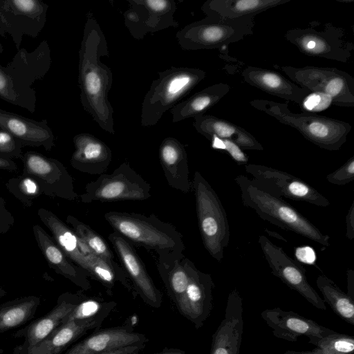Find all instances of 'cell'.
I'll return each mask as SVG.
<instances>
[{"mask_svg": "<svg viewBox=\"0 0 354 354\" xmlns=\"http://www.w3.org/2000/svg\"><path fill=\"white\" fill-rule=\"evenodd\" d=\"M254 18L221 19L206 16L183 27L176 37L184 50H227L230 44L253 34Z\"/></svg>", "mask_w": 354, "mask_h": 354, "instance_id": "ba28073f", "label": "cell"}, {"mask_svg": "<svg viewBox=\"0 0 354 354\" xmlns=\"http://www.w3.org/2000/svg\"><path fill=\"white\" fill-rule=\"evenodd\" d=\"M144 344H134L117 348L101 354H138Z\"/></svg>", "mask_w": 354, "mask_h": 354, "instance_id": "bcb514c9", "label": "cell"}, {"mask_svg": "<svg viewBox=\"0 0 354 354\" xmlns=\"http://www.w3.org/2000/svg\"><path fill=\"white\" fill-rule=\"evenodd\" d=\"M309 342L324 354H353L354 338L336 332L322 337H310Z\"/></svg>", "mask_w": 354, "mask_h": 354, "instance_id": "74e56055", "label": "cell"}, {"mask_svg": "<svg viewBox=\"0 0 354 354\" xmlns=\"http://www.w3.org/2000/svg\"><path fill=\"white\" fill-rule=\"evenodd\" d=\"M105 221L132 245L154 251L158 258L181 257L185 249L181 234L154 214L109 211Z\"/></svg>", "mask_w": 354, "mask_h": 354, "instance_id": "3957f363", "label": "cell"}, {"mask_svg": "<svg viewBox=\"0 0 354 354\" xmlns=\"http://www.w3.org/2000/svg\"><path fill=\"white\" fill-rule=\"evenodd\" d=\"M346 236L352 241L354 238V202L351 203L346 216Z\"/></svg>", "mask_w": 354, "mask_h": 354, "instance_id": "f6af8a7d", "label": "cell"}, {"mask_svg": "<svg viewBox=\"0 0 354 354\" xmlns=\"http://www.w3.org/2000/svg\"><path fill=\"white\" fill-rule=\"evenodd\" d=\"M108 304L91 299L84 300L77 304L73 310L63 319L62 324L72 320H103L102 308Z\"/></svg>", "mask_w": 354, "mask_h": 354, "instance_id": "f35d334b", "label": "cell"}, {"mask_svg": "<svg viewBox=\"0 0 354 354\" xmlns=\"http://www.w3.org/2000/svg\"><path fill=\"white\" fill-rule=\"evenodd\" d=\"M192 189L203 244L211 257L221 262L230 241L227 214L217 194L200 171L194 172Z\"/></svg>", "mask_w": 354, "mask_h": 354, "instance_id": "52a82bcc", "label": "cell"}, {"mask_svg": "<svg viewBox=\"0 0 354 354\" xmlns=\"http://www.w3.org/2000/svg\"><path fill=\"white\" fill-rule=\"evenodd\" d=\"M261 317L276 337L292 342L302 335L322 337L336 333L312 319L278 307L264 310Z\"/></svg>", "mask_w": 354, "mask_h": 354, "instance_id": "ffe728a7", "label": "cell"}, {"mask_svg": "<svg viewBox=\"0 0 354 354\" xmlns=\"http://www.w3.org/2000/svg\"><path fill=\"white\" fill-rule=\"evenodd\" d=\"M32 232L37 245L50 267L83 290L91 288L88 273L66 255L41 225H34Z\"/></svg>", "mask_w": 354, "mask_h": 354, "instance_id": "cb8c5ba5", "label": "cell"}, {"mask_svg": "<svg viewBox=\"0 0 354 354\" xmlns=\"http://www.w3.org/2000/svg\"><path fill=\"white\" fill-rule=\"evenodd\" d=\"M223 140L225 145L224 151H227L236 162L241 164H245L248 162V158L239 145L230 140L225 139Z\"/></svg>", "mask_w": 354, "mask_h": 354, "instance_id": "ee69618b", "label": "cell"}, {"mask_svg": "<svg viewBox=\"0 0 354 354\" xmlns=\"http://www.w3.org/2000/svg\"><path fill=\"white\" fill-rule=\"evenodd\" d=\"M108 239L113 246L136 291L145 303L151 307L159 308L162 301V294L156 287L133 245L115 231L109 234Z\"/></svg>", "mask_w": 354, "mask_h": 354, "instance_id": "e0dca14e", "label": "cell"}, {"mask_svg": "<svg viewBox=\"0 0 354 354\" xmlns=\"http://www.w3.org/2000/svg\"><path fill=\"white\" fill-rule=\"evenodd\" d=\"M50 66V48L47 41H42L31 52L20 48L6 66L0 65V98L35 112L37 97L32 85L44 77Z\"/></svg>", "mask_w": 354, "mask_h": 354, "instance_id": "7a4b0ae2", "label": "cell"}, {"mask_svg": "<svg viewBox=\"0 0 354 354\" xmlns=\"http://www.w3.org/2000/svg\"><path fill=\"white\" fill-rule=\"evenodd\" d=\"M5 294L4 291L0 288V297Z\"/></svg>", "mask_w": 354, "mask_h": 354, "instance_id": "11a10c76", "label": "cell"}, {"mask_svg": "<svg viewBox=\"0 0 354 354\" xmlns=\"http://www.w3.org/2000/svg\"><path fill=\"white\" fill-rule=\"evenodd\" d=\"M109 55L105 36L93 13L88 12L79 50L80 102L102 130L115 134L113 109L109 100L113 73L100 61L101 57Z\"/></svg>", "mask_w": 354, "mask_h": 354, "instance_id": "6da1fadb", "label": "cell"}, {"mask_svg": "<svg viewBox=\"0 0 354 354\" xmlns=\"http://www.w3.org/2000/svg\"><path fill=\"white\" fill-rule=\"evenodd\" d=\"M258 241L272 274L299 293L314 307L326 310L323 299L308 281L304 268L267 236L261 235Z\"/></svg>", "mask_w": 354, "mask_h": 354, "instance_id": "5bb4252c", "label": "cell"}, {"mask_svg": "<svg viewBox=\"0 0 354 354\" xmlns=\"http://www.w3.org/2000/svg\"><path fill=\"white\" fill-rule=\"evenodd\" d=\"M39 304V298L29 296L0 306V333L19 326L30 319Z\"/></svg>", "mask_w": 354, "mask_h": 354, "instance_id": "d590c367", "label": "cell"}, {"mask_svg": "<svg viewBox=\"0 0 354 354\" xmlns=\"http://www.w3.org/2000/svg\"><path fill=\"white\" fill-rule=\"evenodd\" d=\"M316 284L324 297V301L330 306L337 315L354 326L353 299L324 274L317 277Z\"/></svg>", "mask_w": 354, "mask_h": 354, "instance_id": "e575fe53", "label": "cell"}, {"mask_svg": "<svg viewBox=\"0 0 354 354\" xmlns=\"http://www.w3.org/2000/svg\"><path fill=\"white\" fill-rule=\"evenodd\" d=\"M214 287L211 275L195 267L185 293L176 304L180 313L197 328L203 326L210 315Z\"/></svg>", "mask_w": 354, "mask_h": 354, "instance_id": "ac0fdd59", "label": "cell"}, {"mask_svg": "<svg viewBox=\"0 0 354 354\" xmlns=\"http://www.w3.org/2000/svg\"><path fill=\"white\" fill-rule=\"evenodd\" d=\"M284 37L306 55L340 62H348L354 49L344 29L331 23L325 24L321 30L313 27L294 28Z\"/></svg>", "mask_w": 354, "mask_h": 354, "instance_id": "8fae6325", "label": "cell"}, {"mask_svg": "<svg viewBox=\"0 0 354 354\" xmlns=\"http://www.w3.org/2000/svg\"><path fill=\"white\" fill-rule=\"evenodd\" d=\"M151 185L125 162L110 174L87 183L80 196L84 203L94 201H144L151 196Z\"/></svg>", "mask_w": 354, "mask_h": 354, "instance_id": "9c48e42d", "label": "cell"}, {"mask_svg": "<svg viewBox=\"0 0 354 354\" xmlns=\"http://www.w3.org/2000/svg\"><path fill=\"white\" fill-rule=\"evenodd\" d=\"M0 129L9 132L24 147H41L49 151L55 146V136L46 120L37 121L0 109Z\"/></svg>", "mask_w": 354, "mask_h": 354, "instance_id": "7402d4cb", "label": "cell"}, {"mask_svg": "<svg viewBox=\"0 0 354 354\" xmlns=\"http://www.w3.org/2000/svg\"><path fill=\"white\" fill-rule=\"evenodd\" d=\"M6 186L9 192L27 207H31L37 198L45 195L39 183L34 177L24 172L17 177L10 178Z\"/></svg>", "mask_w": 354, "mask_h": 354, "instance_id": "8d00e7d4", "label": "cell"}, {"mask_svg": "<svg viewBox=\"0 0 354 354\" xmlns=\"http://www.w3.org/2000/svg\"><path fill=\"white\" fill-rule=\"evenodd\" d=\"M330 183L344 185L354 180V156H351L342 166L326 176Z\"/></svg>", "mask_w": 354, "mask_h": 354, "instance_id": "b9f144b4", "label": "cell"}, {"mask_svg": "<svg viewBox=\"0 0 354 354\" xmlns=\"http://www.w3.org/2000/svg\"><path fill=\"white\" fill-rule=\"evenodd\" d=\"M254 185L275 197L303 201L326 207L329 201L304 180L285 171L262 165L246 164Z\"/></svg>", "mask_w": 354, "mask_h": 354, "instance_id": "7c38bea8", "label": "cell"}, {"mask_svg": "<svg viewBox=\"0 0 354 354\" xmlns=\"http://www.w3.org/2000/svg\"><path fill=\"white\" fill-rule=\"evenodd\" d=\"M282 71L294 83L310 92L329 95L333 105L354 106V78L347 72L333 67L306 66H274Z\"/></svg>", "mask_w": 354, "mask_h": 354, "instance_id": "30bf717a", "label": "cell"}, {"mask_svg": "<svg viewBox=\"0 0 354 354\" xmlns=\"http://www.w3.org/2000/svg\"><path fill=\"white\" fill-rule=\"evenodd\" d=\"M266 231L268 234H270V236H272L276 237V238L277 237L278 239H282V240H284L285 241H286V240L283 237L281 236L279 234H277V233H274V232H270L268 230H266Z\"/></svg>", "mask_w": 354, "mask_h": 354, "instance_id": "816d5d0a", "label": "cell"}, {"mask_svg": "<svg viewBox=\"0 0 354 354\" xmlns=\"http://www.w3.org/2000/svg\"><path fill=\"white\" fill-rule=\"evenodd\" d=\"M244 81L269 95L300 104L310 92L277 71L249 66L241 72Z\"/></svg>", "mask_w": 354, "mask_h": 354, "instance_id": "d4e9b609", "label": "cell"}, {"mask_svg": "<svg viewBox=\"0 0 354 354\" xmlns=\"http://www.w3.org/2000/svg\"><path fill=\"white\" fill-rule=\"evenodd\" d=\"M147 337L124 328L97 332L73 346L65 354H101L123 346L144 344Z\"/></svg>", "mask_w": 354, "mask_h": 354, "instance_id": "4316f807", "label": "cell"}, {"mask_svg": "<svg viewBox=\"0 0 354 354\" xmlns=\"http://www.w3.org/2000/svg\"><path fill=\"white\" fill-rule=\"evenodd\" d=\"M159 160L171 187L183 193L191 191L187 154L180 141L172 137L165 138L159 147Z\"/></svg>", "mask_w": 354, "mask_h": 354, "instance_id": "484cf974", "label": "cell"}, {"mask_svg": "<svg viewBox=\"0 0 354 354\" xmlns=\"http://www.w3.org/2000/svg\"><path fill=\"white\" fill-rule=\"evenodd\" d=\"M24 146L9 132L0 129V156L9 159H21Z\"/></svg>", "mask_w": 354, "mask_h": 354, "instance_id": "60d3db41", "label": "cell"}, {"mask_svg": "<svg viewBox=\"0 0 354 354\" xmlns=\"http://www.w3.org/2000/svg\"><path fill=\"white\" fill-rule=\"evenodd\" d=\"M253 108L263 112L299 131L319 147L337 151L346 142L351 125L345 121L302 112H292L286 103L257 99L250 102Z\"/></svg>", "mask_w": 354, "mask_h": 354, "instance_id": "277c9868", "label": "cell"}, {"mask_svg": "<svg viewBox=\"0 0 354 354\" xmlns=\"http://www.w3.org/2000/svg\"><path fill=\"white\" fill-rule=\"evenodd\" d=\"M3 51V48L1 43L0 42V54H1Z\"/></svg>", "mask_w": 354, "mask_h": 354, "instance_id": "db71d44e", "label": "cell"}, {"mask_svg": "<svg viewBox=\"0 0 354 354\" xmlns=\"http://www.w3.org/2000/svg\"><path fill=\"white\" fill-rule=\"evenodd\" d=\"M77 304L75 299H63L50 313L30 324L27 331L28 348L47 337L62 324L63 319L73 310Z\"/></svg>", "mask_w": 354, "mask_h": 354, "instance_id": "836d02e7", "label": "cell"}, {"mask_svg": "<svg viewBox=\"0 0 354 354\" xmlns=\"http://www.w3.org/2000/svg\"><path fill=\"white\" fill-rule=\"evenodd\" d=\"M102 320H72L61 324L47 337L28 347L26 354H59L71 343Z\"/></svg>", "mask_w": 354, "mask_h": 354, "instance_id": "f546056e", "label": "cell"}, {"mask_svg": "<svg viewBox=\"0 0 354 354\" xmlns=\"http://www.w3.org/2000/svg\"><path fill=\"white\" fill-rule=\"evenodd\" d=\"M0 35L4 38L6 37V34L1 28H0Z\"/></svg>", "mask_w": 354, "mask_h": 354, "instance_id": "f5cc1de1", "label": "cell"}, {"mask_svg": "<svg viewBox=\"0 0 354 354\" xmlns=\"http://www.w3.org/2000/svg\"><path fill=\"white\" fill-rule=\"evenodd\" d=\"M15 218L6 207L3 199L0 197V234L7 233L12 227Z\"/></svg>", "mask_w": 354, "mask_h": 354, "instance_id": "7bdbcfd3", "label": "cell"}, {"mask_svg": "<svg viewBox=\"0 0 354 354\" xmlns=\"http://www.w3.org/2000/svg\"><path fill=\"white\" fill-rule=\"evenodd\" d=\"M17 169V165L13 160L0 156V169L15 171Z\"/></svg>", "mask_w": 354, "mask_h": 354, "instance_id": "7dc6e473", "label": "cell"}, {"mask_svg": "<svg viewBox=\"0 0 354 354\" xmlns=\"http://www.w3.org/2000/svg\"><path fill=\"white\" fill-rule=\"evenodd\" d=\"M66 223L76 235L97 257L118 271L125 272L115 261V257L105 240L89 225L72 215H68Z\"/></svg>", "mask_w": 354, "mask_h": 354, "instance_id": "d6a6232c", "label": "cell"}, {"mask_svg": "<svg viewBox=\"0 0 354 354\" xmlns=\"http://www.w3.org/2000/svg\"><path fill=\"white\" fill-rule=\"evenodd\" d=\"M75 151L70 163L76 170L92 175H101L112 160L111 149L101 140L88 133H81L73 138Z\"/></svg>", "mask_w": 354, "mask_h": 354, "instance_id": "603a6c76", "label": "cell"}, {"mask_svg": "<svg viewBox=\"0 0 354 354\" xmlns=\"http://www.w3.org/2000/svg\"><path fill=\"white\" fill-rule=\"evenodd\" d=\"M37 215L50 231L52 237L66 255L91 277V268L98 257L54 213L45 208H40L37 211Z\"/></svg>", "mask_w": 354, "mask_h": 354, "instance_id": "44dd1931", "label": "cell"}, {"mask_svg": "<svg viewBox=\"0 0 354 354\" xmlns=\"http://www.w3.org/2000/svg\"><path fill=\"white\" fill-rule=\"evenodd\" d=\"M240 189L243 204L262 219L280 228L295 232L324 247L329 246V236L324 234L309 220L282 198L265 192L244 175L234 179Z\"/></svg>", "mask_w": 354, "mask_h": 354, "instance_id": "5b68a950", "label": "cell"}, {"mask_svg": "<svg viewBox=\"0 0 354 354\" xmlns=\"http://www.w3.org/2000/svg\"><path fill=\"white\" fill-rule=\"evenodd\" d=\"M230 86L219 82L207 86L183 100L170 112L172 122H178L189 118L203 115L215 106L230 91Z\"/></svg>", "mask_w": 354, "mask_h": 354, "instance_id": "4dcf8cb0", "label": "cell"}, {"mask_svg": "<svg viewBox=\"0 0 354 354\" xmlns=\"http://www.w3.org/2000/svg\"><path fill=\"white\" fill-rule=\"evenodd\" d=\"M193 126L198 133L209 139L216 136L230 140L243 149L261 151V144L244 128L230 121L212 115H201L194 118Z\"/></svg>", "mask_w": 354, "mask_h": 354, "instance_id": "83f0119b", "label": "cell"}, {"mask_svg": "<svg viewBox=\"0 0 354 354\" xmlns=\"http://www.w3.org/2000/svg\"><path fill=\"white\" fill-rule=\"evenodd\" d=\"M195 267L185 255L158 258V272L175 304L185 293Z\"/></svg>", "mask_w": 354, "mask_h": 354, "instance_id": "1f68e13d", "label": "cell"}, {"mask_svg": "<svg viewBox=\"0 0 354 354\" xmlns=\"http://www.w3.org/2000/svg\"><path fill=\"white\" fill-rule=\"evenodd\" d=\"M129 8L124 13V24L136 39H142L148 33L169 27L176 28L174 19L176 4L173 0H129Z\"/></svg>", "mask_w": 354, "mask_h": 354, "instance_id": "2e32d148", "label": "cell"}, {"mask_svg": "<svg viewBox=\"0 0 354 354\" xmlns=\"http://www.w3.org/2000/svg\"><path fill=\"white\" fill-rule=\"evenodd\" d=\"M48 8L40 0H0V28L18 50L24 35L35 38L43 30Z\"/></svg>", "mask_w": 354, "mask_h": 354, "instance_id": "4fadbf2b", "label": "cell"}, {"mask_svg": "<svg viewBox=\"0 0 354 354\" xmlns=\"http://www.w3.org/2000/svg\"><path fill=\"white\" fill-rule=\"evenodd\" d=\"M156 354H185V351L177 348L165 349V351Z\"/></svg>", "mask_w": 354, "mask_h": 354, "instance_id": "f907efd6", "label": "cell"}, {"mask_svg": "<svg viewBox=\"0 0 354 354\" xmlns=\"http://www.w3.org/2000/svg\"><path fill=\"white\" fill-rule=\"evenodd\" d=\"M243 333V299L234 289L228 295L224 318L212 336L209 354H239Z\"/></svg>", "mask_w": 354, "mask_h": 354, "instance_id": "d6986e66", "label": "cell"}, {"mask_svg": "<svg viewBox=\"0 0 354 354\" xmlns=\"http://www.w3.org/2000/svg\"><path fill=\"white\" fill-rule=\"evenodd\" d=\"M291 0H207L201 6L208 17L236 19L256 17L259 13L290 2Z\"/></svg>", "mask_w": 354, "mask_h": 354, "instance_id": "f1b7e54d", "label": "cell"}, {"mask_svg": "<svg viewBox=\"0 0 354 354\" xmlns=\"http://www.w3.org/2000/svg\"><path fill=\"white\" fill-rule=\"evenodd\" d=\"M206 76L200 68L171 66L158 73L143 99L140 124L156 125L163 114L183 100Z\"/></svg>", "mask_w": 354, "mask_h": 354, "instance_id": "8992f818", "label": "cell"}, {"mask_svg": "<svg viewBox=\"0 0 354 354\" xmlns=\"http://www.w3.org/2000/svg\"><path fill=\"white\" fill-rule=\"evenodd\" d=\"M348 296L353 299L354 292V272L352 269L347 270Z\"/></svg>", "mask_w": 354, "mask_h": 354, "instance_id": "c3c4849f", "label": "cell"}, {"mask_svg": "<svg viewBox=\"0 0 354 354\" xmlns=\"http://www.w3.org/2000/svg\"><path fill=\"white\" fill-rule=\"evenodd\" d=\"M283 354H324L323 352L318 349V348H315L313 351H301V352H298V351H287Z\"/></svg>", "mask_w": 354, "mask_h": 354, "instance_id": "681fc988", "label": "cell"}, {"mask_svg": "<svg viewBox=\"0 0 354 354\" xmlns=\"http://www.w3.org/2000/svg\"><path fill=\"white\" fill-rule=\"evenodd\" d=\"M333 104L332 97L324 93L310 92L300 103L299 106L305 113H315L327 109Z\"/></svg>", "mask_w": 354, "mask_h": 354, "instance_id": "ab89813d", "label": "cell"}, {"mask_svg": "<svg viewBox=\"0 0 354 354\" xmlns=\"http://www.w3.org/2000/svg\"><path fill=\"white\" fill-rule=\"evenodd\" d=\"M23 172L34 177L41 185L45 196L75 201L73 178L58 160L35 151H28L21 158Z\"/></svg>", "mask_w": 354, "mask_h": 354, "instance_id": "9a60e30c", "label": "cell"}]
</instances>
